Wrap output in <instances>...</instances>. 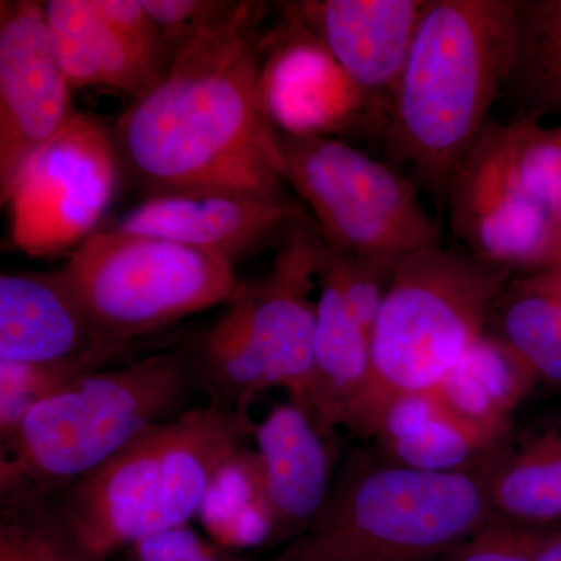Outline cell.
I'll use <instances>...</instances> for the list:
<instances>
[{"mask_svg":"<svg viewBox=\"0 0 561 561\" xmlns=\"http://www.w3.org/2000/svg\"><path fill=\"white\" fill-rule=\"evenodd\" d=\"M496 306L502 341L538 379L561 383V280L548 273L516 280Z\"/></svg>","mask_w":561,"mask_h":561,"instance_id":"22","label":"cell"},{"mask_svg":"<svg viewBox=\"0 0 561 561\" xmlns=\"http://www.w3.org/2000/svg\"><path fill=\"white\" fill-rule=\"evenodd\" d=\"M511 275L470 251L442 243L402 261L371 332L370 381L343 426L375 438L391 401L437 389L485 334L486 320Z\"/></svg>","mask_w":561,"mask_h":561,"instance_id":"4","label":"cell"},{"mask_svg":"<svg viewBox=\"0 0 561 561\" xmlns=\"http://www.w3.org/2000/svg\"><path fill=\"white\" fill-rule=\"evenodd\" d=\"M284 176L321 238L391 278L402 261L440 243L415 181L341 138L279 133Z\"/></svg>","mask_w":561,"mask_h":561,"instance_id":"10","label":"cell"},{"mask_svg":"<svg viewBox=\"0 0 561 561\" xmlns=\"http://www.w3.org/2000/svg\"><path fill=\"white\" fill-rule=\"evenodd\" d=\"M545 273H548V275H551L552 278L561 280V256L559 257V260H557L556 264H553L552 267L549 268V271L545 272Z\"/></svg>","mask_w":561,"mask_h":561,"instance_id":"35","label":"cell"},{"mask_svg":"<svg viewBox=\"0 0 561 561\" xmlns=\"http://www.w3.org/2000/svg\"><path fill=\"white\" fill-rule=\"evenodd\" d=\"M505 90L522 103L519 116H561V0H519L515 58Z\"/></svg>","mask_w":561,"mask_h":561,"instance_id":"21","label":"cell"},{"mask_svg":"<svg viewBox=\"0 0 561 561\" xmlns=\"http://www.w3.org/2000/svg\"><path fill=\"white\" fill-rule=\"evenodd\" d=\"M319 284L309 412L332 438L370 381L371 335L351 316L331 284Z\"/></svg>","mask_w":561,"mask_h":561,"instance_id":"19","label":"cell"},{"mask_svg":"<svg viewBox=\"0 0 561 561\" xmlns=\"http://www.w3.org/2000/svg\"><path fill=\"white\" fill-rule=\"evenodd\" d=\"M537 381L500 335L485 332L434 390L454 412L500 437Z\"/></svg>","mask_w":561,"mask_h":561,"instance_id":"20","label":"cell"},{"mask_svg":"<svg viewBox=\"0 0 561 561\" xmlns=\"http://www.w3.org/2000/svg\"><path fill=\"white\" fill-rule=\"evenodd\" d=\"M234 3L209 0H142V5L157 22L172 54L195 33L224 18Z\"/></svg>","mask_w":561,"mask_h":561,"instance_id":"30","label":"cell"},{"mask_svg":"<svg viewBox=\"0 0 561 561\" xmlns=\"http://www.w3.org/2000/svg\"><path fill=\"white\" fill-rule=\"evenodd\" d=\"M249 411L208 404L154 424L55 505L92 559L122 545L190 524L221 468L249 446Z\"/></svg>","mask_w":561,"mask_h":561,"instance_id":"3","label":"cell"},{"mask_svg":"<svg viewBox=\"0 0 561 561\" xmlns=\"http://www.w3.org/2000/svg\"><path fill=\"white\" fill-rule=\"evenodd\" d=\"M518 0H430L391 99L386 147L446 202L511 79Z\"/></svg>","mask_w":561,"mask_h":561,"instance_id":"2","label":"cell"},{"mask_svg":"<svg viewBox=\"0 0 561 561\" xmlns=\"http://www.w3.org/2000/svg\"><path fill=\"white\" fill-rule=\"evenodd\" d=\"M44 10L55 55L72 88H110L136 99L171 65L172 57L111 24L94 0H49Z\"/></svg>","mask_w":561,"mask_h":561,"instance_id":"18","label":"cell"},{"mask_svg":"<svg viewBox=\"0 0 561 561\" xmlns=\"http://www.w3.org/2000/svg\"><path fill=\"white\" fill-rule=\"evenodd\" d=\"M430 0H302L283 10L327 47L389 121L391 99Z\"/></svg>","mask_w":561,"mask_h":561,"instance_id":"14","label":"cell"},{"mask_svg":"<svg viewBox=\"0 0 561 561\" xmlns=\"http://www.w3.org/2000/svg\"><path fill=\"white\" fill-rule=\"evenodd\" d=\"M535 530L493 515L443 561H534Z\"/></svg>","mask_w":561,"mask_h":561,"instance_id":"29","label":"cell"},{"mask_svg":"<svg viewBox=\"0 0 561 561\" xmlns=\"http://www.w3.org/2000/svg\"><path fill=\"white\" fill-rule=\"evenodd\" d=\"M319 280L331 284L357 323L371 335L381 312L389 278L353 254L332 249L324 242L319 265Z\"/></svg>","mask_w":561,"mask_h":561,"instance_id":"28","label":"cell"},{"mask_svg":"<svg viewBox=\"0 0 561 561\" xmlns=\"http://www.w3.org/2000/svg\"><path fill=\"white\" fill-rule=\"evenodd\" d=\"M489 500L494 515L523 526L560 518L561 435L542 437L493 461Z\"/></svg>","mask_w":561,"mask_h":561,"instance_id":"23","label":"cell"},{"mask_svg":"<svg viewBox=\"0 0 561 561\" xmlns=\"http://www.w3.org/2000/svg\"><path fill=\"white\" fill-rule=\"evenodd\" d=\"M272 541L300 537L332 489L331 438L297 402L273 405L253 434Z\"/></svg>","mask_w":561,"mask_h":561,"instance_id":"17","label":"cell"},{"mask_svg":"<svg viewBox=\"0 0 561 561\" xmlns=\"http://www.w3.org/2000/svg\"><path fill=\"white\" fill-rule=\"evenodd\" d=\"M261 11L236 2L181 44L161 80L114 122L122 169L144 198L220 191L290 203L261 95Z\"/></svg>","mask_w":561,"mask_h":561,"instance_id":"1","label":"cell"},{"mask_svg":"<svg viewBox=\"0 0 561 561\" xmlns=\"http://www.w3.org/2000/svg\"><path fill=\"white\" fill-rule=\"evenodd\" d=\"M284 11V10H283ZM284 24L264 36L261 95L276 130L331 136L351 128L386 130V119L312 33L284 11Z\"/></svg>","mask_w":561,"mask_h":561,"instance_id":"13","label":"cell"},{"mask_svg":"<svg viewBox=\"0 0 561 561\" xmlns=\"http://www.w3.org/2000/svg\"><path fill=\"white\" fill-rule=\"evenodd\" d=\"M94 3L111 24L127 33L130 38L173 58L160 27L142 5V0H94Z\"/></svg>","mask_w":561,"mask_h":561,"instance_id":"32","label":"cell"},{"mask_svg":"<svg viewBox=\"0 0 561 561\" xmlns=\"http://www.w3.org/2000/svg\"><path fill=\"white\" fill-rule=\"evenodd\" d=\"M198 516L209 534L225 545L250 548L272 541L256 451L245 446L221 468Z\"/></svg>","mask_w":561,"mask_h":561,"instance_id":"24","label":"cell"},{"mask_svg":"<svg viewBox=\"0 0 561 561\" xmlns=\"http://www.w3.org/2000/svg\"><path fill=\"white\" fill-rule=\"evenodd\" d=\"M0 561H98L55 501L32 491L0 494Z\"/></svg>","mask_w":561,"mask_h":561,"instance_id":"26","label":"cell"},{"mask_svg":"<svg viewBox=\"0 0 561 561\" xmlns=\"http://www.w3.org/2000/svg\"><path fill=\"white\" fill-rule=\"evenodd\" d=\"M44 2L0 3V197L28 158L73 116Z\"/></svg>","mask_w":561,"mask_h":561,"instance_id":"12","label":"cell"},{"mask_svg":"<svg viewBox=\"0 0 561 561\" xmlns=\"http://www.w3.org/2000/svg\"><path fill=\"white\" fill-rule=\"evenodd\" d=\"M122 173L113 128L73 113L0 197L14 247L32 257L73 253L98 232Z\"/></svg>","mask_w":561,"mask_h":561,"instance_id":"11","label":"cell"},{"mask_svg":"<svg viewBox=\"0 0 561 561\" xmlns=\"http://www.w3.org/2000/svg\"><path fill=\"white\" fill-rule=\"evenodd\" d=\"M102 368L105 367L91 359L0 360V445L11 442L32 409L80 376Z\"/></svg>","mask_w":561,"mask_h":561,"instance_id":"27","label":"cell"},{"mask_svg":"<svg viewBox=\"0 0 561 561\" xmlns=\"http://www.w3.org/2000/svg\"><path fill=\"white\" fill-rule=\"evenodd\" d=\"M61 268L102 342L125 354L135 339L224 305L241 286L221 254L111 228Z\"/></svg>","mask_w":561,"mask_h":561,"instance_id":"9","label":"cell"},{"mask_svg":"<svg viewBox=\"0 0 561 561\" xmlns=\"http://www.w3.org/2000/svg\"><path fill=\"white\" fill-rule=\"evenodd\" d=\"M124 356L102 342L61 267L0 276V360L91 359L106 368Z\"/></svg>","mask_w":561,"mask_h":561,"instance_id":"16","label":"cell"},{"mask_svg":"<svg viewBox=\"0 0 561 561\" xmlns=\"http://www.w3.org/2000/svg\"><path fill=\"white\" fill-rule=\"evenodd\" d=\"M197 561H238L234 559H231V557L225 556L224 552L217 551V549H214L213 552H209L208 556L202 557L201 560Z\"/></svg>","mask_w":561,"mask_h":561,"instance_id":"34","label":"cell"},{"mask_svg":"<svg viewBox=\"0 0 561 561\" xmlns=\"http://www.w3.org/2000/svg\"><path fill=\"white\" fill-rule=\"evenodd\" d=\"M454 234L490 264L531 275L561 256V125L490 121L454 173Z\"/></svg>","mask_w":561,"mask_h":561,"instance_id":"8","label":"cell"},{"mask_svg":"<svg viewBox=\"0 0 561 561\" xmlns=\"http://www.w3.org/2000/svg\"><path fill=\"white\" fill-rule=\"evenodd\" d=\"M323 247L308 217L283 236L268 275L241 280L191 351L195 379L209 402L250 411L262 391L283 387L309 412L317 324L309 295L319 283Z\"/></svg>","mask_w":561,"mask_h":561,"instance_id":"7","label":"cell"},{"mask_svg":"<svg viewBox=\"0 0 561 561\" xmlns=\"http://www.w3.org/2000/svg\"><path fill=\"white\" fill-rule=\"evenodd\" d=\"M490 465L432 474L353 454L308 530L273 561H435L494 515Z\"/></svg>","mask_w":561,"mask_h":561,"instance_id":"6","label":"cell"},{"mask_svg":"<svg viewBox=\"0 0 561 561\" xmlns=\"http://www.w3.org/2000/svg\"><path fill=\"white\" fill-rule=\"evenodd\" d=\"M438 394V393H437ZM496 435L454 412L440 398V408L415 431L379 448L390 463L411 470L449 474L478 467Z\"/></svg>","mask_w":561,"mask_h":561,"instance_id":"25","label":"cell"},{"mask_svg":"<svg viewBox=\"0 0 561 561\" xmlns=\"http://www.w3.org/2000/svg\"><path fill=\"white\" fill-rule=\"evenodd\" d=\"M534 561H561V530H535Z\"/></svg>","mask_w":561,"mask_h":561,"instance_id":"33","label":"cell"},{"mask_svg":"<svg viewBox=\"0 0 561 561\" xmlns=\"http://www.w3.org/2000/svg\"><path fill=\"white\" fill-rule=\"evenodd\" d=\"M195 379L192 353L171 350L80 376L0 446V494L55 497L154 424L180 415Z\"/></svg>","mask_w":561,"mask_h":561,"instance_id":"5","label":"cell"},{"mask_svg":"<svg viewBox=\"0 0 561 561\" xmlns=\"http://www.w3.org/2000/svg\"><path fill=\"white\" fill-rule=\"evenodd\" d=\"M308 209L220 191L173 192L146 197L111 230L151 236L234 262L273 239H283Z\"/></svg>","mask_w":561,"mask_h":561,"instance_id":"15","label":"cell"},{"mask_svg":"<svg viewBox=\"0 0 561 561\" xmlns=\"http://www.w3.org/2000/svg\"><path fill=\"white\" fill-rule=\"evenodd\" d=\"M214 549L190 524H183L133 542L128 561H197Z\"/></svg>","mask_w":561,"mask_h":561,"instance_id":"31","label":"cell"}]
</instances>
